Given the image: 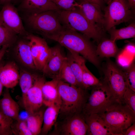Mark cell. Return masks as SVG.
<instances>
[{"label":"cell","mask_w":135,"mask_h":135,"mask_svg":"<svg viewBox=\"0 0 135 135\" xmlns=\"http://www.w3.org/2000/svg\"><path fill=\"white\" fill-rule=\"evenodd\" d=\"M47 38L57 42L68 50L78 54L94 66L99 65L95 48L90 39L83 34L63 27L60 31Z\"/></svg>","instance_id":"cell-1"},{"label":"cell","mask_w":135,"mask_h":135,"mask_svg":"<svg viewBox=\"0 0 135 135\" xmlns=\"http://www.w3.org/2000/svg\"><path fill=\"white\" fill-rule=\"evenodd\" d=\"M86 90L59 80L58 90L60 102L58 117L60 120L82 113L89 96Z\"/></svg>","instance_id":"cell-2"},{"label":"cell","mask_w":135,"mask_h":135,"mask_svg":"<svg viewBox=\"0 0 135 135\" xmlns=\"http://www.w3.org/2000/svg\"><path fill=\"white\" fill-rule=\"evenodd\" d=\"M60 22L63 26L80 32L99 43L102 32L95 28L79 8L70 10H58Z\"/></svg>","instance_id":"cell-3"},{"label":"cell","mask_w":135,"mask_h":135,"mask_svg":"<svg viewBox=\"0 0 135 135\" xmlns=\"http://www.w3.org/2000/svg\"><path fill=\"white\" fill-rule=\"evenodd\" d=\"M58 10L28 14L26 18L28 24L34 32L47 38L60 31L63 28L60 21Z\"/></svg>","instance_id":"cell-4"},{"label":"cell","mask_w":135,"mask_h":135,"mask_svg":"<svg viewBox=\"0 0 135 135\" xmlns=\"http://www.w3.org/2000/svg\"><path fill=\"white\" fill-rule=\"evenodd\" d=\"M99 114L111 126L118 129L124 134L135 121V113L124 104L116 102Z\"/></svg>","instance_id":"cell-5"},{"label":"cell","mask_w":135,"mask_h":135,"mask_svg":"<svg viewBox=\"0 0 135 135\" xmlns=\"http://www.w3.org/2000/svg\"><path fill=\"white\" fill-rule=\"evenodd\" d=\"M92 87L82 113L84 116L100 114L117 102L108 88L102 83Z\"/></svg>","instance_id":"cell-6"},{"label":"cell","mask_w":135,"mask_h":135,"mask_svg":"<svg viewBox=\"0 0 135 135\" xmlns=\"http://www.w3.org/2000/svg\"><path fill=\"white\" fill-rule=\"evenodd\" d=\"M102 83L109 89L116 101L123 104V96L127 85L123 70L115 63L108 61L104 71Z\"/></svg>","instance_id":"cell-7"},{"label":"cell","mask_w":135,"mask_h":135,"mask_svg":"<svg viewBox=\"0 0 135 135\" xmlns=\"http://www.w3.org/2000/svg\"><path fill=\"white\" fill-rule=\"evenodd\" d=\"M127 0H112L104 8V28L108 31L121 23L130 21L133 18Z\"/></svg>","instance_id":"cell-8"},{"label":"cell","mask_w":135,"mask_h":135,"mask_svg":"<svg viewBox=\"0 0 135 135\" xmlns=\"http://www.w3.org/2000/svg\"><path fill=\"white\" fill-rule=\"evenodd\" d=\"M56 124L53 134L61 135L87 134L88 126L82 113L66 118L60 120Z\"/></svg>","instance_id":"cell-9"},{"label":"cell","mask_w":135,"mask_h":135,"mask_svg":"<svg viewBox=\"0 0 135 135\" xmlns=\"http://www.w3.org/2000/svg\"><path fill=\"white\" fill-rule=\"evenodd\" d=\"M46 81L44 77L38 76L32 86L22 96L23 107L29 114L40 110L44 104L42 88Z\"/></svg>","instance_id":"cell-10"},{"label":"cell","mask_w":135,"mask_h":135,"mask_svg":"<svg viewBox=\"0 0 135 135\" xmlns=\"http://www.w3.org/2000/svg\"><path fill=\"white\" fill-rule=\"evenodd\" d=\"M0 17L5 26L17 34L26 36L29 34L25 30L17 9L11 3L3 6Z\"/></svg>","instance_id":"cell-11"},{"label":"cell","mask_w":135,"mask_h":135,"mask_svg":"<svg viewBox=\"0 0 135 135\" xmlns=\"http://www.w3.org/2000/svg\"><path fill=\"white\" fill-rule=\"evenodd\" d=\"M84 116L88 126V135H124L122 132L107 123L98 114Z\"/></svg>","instance_id":"cell-12"},{"label":"cell","mask_w":135,"mask_h":135,"mask_svg":"<svg viewBox=\"0 0 135 135\" xmlns=\"http://www.w3.org/2000/svg\"><path fill=\"white\" fill-rule=\"evenodd\" d=\"M62 46L58 44L50 48V56L42 71L45 75L52 79L58 80L62 66L66 59L62 54Z\"/></svg>","instance_id":"cell-13"},{"label":"cell","mask_w":135,"mask_h":135,"mask_svg":"<svg viewBox=\"0 0 135 135\" xmlns=\"http://www.w3.org/2000/svg\"><path fill=\"white\" fill-rule=\"evenodd\" d=\"M78 7L96 29L102 32L104 28V14L99 5L84 2H78Z\"/></svg>","instance_id":"cell-14"},{"label":"cell","mask_w":135,"mask_h":135,"mask_svg":"<svg viewBox=\"0 0 135 135\" xmlns=\"http://www.w3.org/2000/svg\"><path fill=\"white\" fill-rule=\"evenodd\" d=\"M19 8L28 14L60 10L51 0H21Z\"/></svg>","instance_id":"cell-15"},{"label":"cell","mask_w":135,"mask_h":135,"mask_svg":"<svg viewBox=\"0 0 135 135\" xmlns=\"http://www.w3.org/2000/svg\"><path fill=\"white\" fill-rule=\"evenodd\" d=\"M19 70L14 62L3 65L0 72V79L4 86L7 88H12L18 84Z\"/></svg>","instance_id":"cell-16"},{"label":"cell","mask_w":135,"mask_h":135,"mask_svg":"<svg viewBox=\"0 0 135 135\" xmlns=\"http://www.w3.org/2000/svg\"><path fill=\"white\" fill-rule=\"evenodd\" d=\"M59 80L52 79L49 81H46L42 88L44 99V104L48 106L53 104H60V98L58 90Z\"/></svg>","instance_id":"cell-17"},{"label":"cell","mask_w":135,"mask_h":135,"mask_svg":"<svg viewBox=\"0 0 135 135\" xmlns=\"http://www.w3.org/2000/svg\"><path fill=\"white\" fill-rule=\"evenodd\" d=\"M0 110L6 116L14 120L19 118V108L17 103L12 98L8 88L4 91L0 100Z\"/></svg>","instance_id":"cell-18"},{"label":"cell","mask_w":135,"mask_h":135,"mask_svg":"<svg viewBox=\"0 0 135 135\" xmlns=\"http://www.w3.org/2000/svg\"><path fill=\"white\" fill-rule=\"evenodd\" d=\"M80 65L82 75V82L84 87L87 89L102 84V82L94 75L88 69L86 64L85 59L78 54L69 51Z\"/></svg>","instance_id":"cell-19"},{"label":"cell","mask_w":135,"mask_h":135,"mask_svg":"<svg viewBox=\"0 0 135 135\" xmlns=\"http://www.w3.org/2000/svg\"><path fill=\"white\" fill-rule=\"evenodd\" d=\"M43 115V124L40 133L46 135L54 126L58 118L60 104H53L47 106Z\"/></svg>","instance_id":"cell-20"},{"label":"cell","mask_w":135,"mask_h":135,"mask_svg":"<svg viewBox=\"0 0 135 135\" xmlns=\"http://www.w3.org/2000/svg\"><path fill=\"white\" fill-rule=\"evenodd\" d=\"M16 52L18 58L23 64L30 68L36 69L28 40H21L18 42L16 46Z\"/></svg>","instance_id":"cell-21"},{"label":"cell","mask_w":135,"mask_h":135,"mask_svg":"<svg viewBox=\"0 0 135 135\" xmlns=\"http://www.w3.org/2000/svg\"><path fill=\"white\" fill-rule=\"evenodd\" d=\"M119 50L116 41L111 39H104L99 42L96 48L98 56L102 58L114 57L118 54Z\"/></svg>","instance_id":"cell-22"},{"label":"cell","mask_w":135,"mask_h":135,"mask_svg":"<svg viewBox=\"0 0 135 135\" xmlns=\"http://www.w3.org/2000/svg\"><path fill=\"white\" fill-rule=\"evenodd\" d=\"M44 110L41 108L29 114L26 120L28 126L32 135L40 134L42 127Z\"/></svg>","instance_id":"cell-23"},{"label":"cell","mask_w":135,"mask_h":135,"mask_svg":"<svg viewBox=\"0 0 135 135\" xmlns=\"http://www.w3.org/2000/svg\"><path fill=\"white\" fill-rule=\"evenodd\" d=\"M108 31L110 35V39L116 41L134 38L135 37V24L132 23L126 27L119 29L115 26L111 28Z\"/></svg>","instance_id":"cell-24"},{"label":"cell","mask_w":135,"mask_h":135,"mask_svg":"<svg viewBox=\"0 0 135 135\" xmlns=\"http://www.w3.org/2000/svg\"><path fill=\"white\" fill-rule=\"evenodd\" d=\"M38 75L24 69L19 70L18 82L22 93L24 95L34 84Z\"/></svg>","instance_id":"cell-25"},{"label":"cell","mask_w":135,"mask_h":135,"mask_svg":"<svg viewBox=\"0 0 135 135\" xmlns=\"http://www.w3.org/2000/svg\"><path fill=\"white\" fill-rule=\"evenodd\" d=\"M58 79L70 85L79 87L66 59L62 65Z\"/></svg>","instance_id":"cell-26"},{"label":"cell","mask_w":135,"mask_h":135,"mask_svg":"<svg viewBox=\"0 0 135 135\" xmlns=\"http://www.w3.org/2000/svg\"><path fill=\"white\" fill-rule=\"evenodd\" d=\"M16 35L5 26L0 17V47L5 45L10 46L15 40Z\"/></svg>","instance_id":"cell-27"},{"label":"cell","mask_w":135,"mask_h":135,"mask_svg":"<svg viewBox=\"0 0 135 135\" xmlns=\"http://www.w3.org/2000/svg\"><path fill=\"white\" fill-rule=\"evenodd\" d=\"M66 56L67 61L76 79L79 86L84 89L82 82V72L80 65L69 51Z\"/></svg>","instance_id":"cell-28"},{"label":"cell","mask_w":135,"mask_h":135,"mask_svg":"<svg viewBox=\"0 0 135 135\" xmlns=\"http://www.w3.org/2000/svg\"><path fill=\"white\" fill-rule=\"evenodd\" d=\"M14 120L5 115L0 110V135L12 134V126Z\"/></svg>","instance_id":"cell-29"},{"label":"cell","mask_w":135,"mask_h":135,"mask_svg":"<svg viewBox=\"0 0 135 135\" xmlns=\"http://www.w3.org/2000/svg\"><path fill=\"white\" fill-rule=\"evenodd\" d=\"M12 134L15 135H32L28 126L26 121L20 118L13 123L12 126Z\"/></svg>","instance_id":"cell-30"},{"label":"cell","mask_w":135,"mask_h":135,"mask_svg":"<svg viewBox=\"0 0 135 135\" xmlns=\"http://www.w3.org/2000/svg\"><path fill=\"white\" fill-rule=\"evenodd\" d=\"M123 71L127 86L135 92V64L134 61Z\"/></svg>","instance_id":"cell-31"},{"label":"cell","mask_w":135,"mask_h":135,"mask_svg":"<svg viewBox=\"0 0 135 135\" xmlns=\"http://www.w3.org/2000/svg\"><path fill=\"white\" fill-rule=\"evenodd\" d=\"M51 0L60 10H70L78 8V2L76 0Z\"/></svg>","instance_id":"cell-32"},{"label":"cell","mask_w":135,"mask_h":135,"mask_svg":"<svg viewBox=\"0 0 135 135\" xmlns=\"http://www.w3.org/2000/svg\"><path fill=\"white\" fill-rule=\"evenodd\" d=\"M123 99L124 103L135 113V92L128 86L124 94Z\"/></svg>","instance_id":"cell-33"},{"label":"cell","mask_w":135,"mask_h":135,"mask_svg":"<svg viewBox=\"0 0 135 135\" xmlns=\"http://www.w3.org/2000/svg\"><path fill=\"white\" fill-rule=\"evenodd\" d=\"M77 2H84L95 4L100 6L102 8H104L105 2L103 0H76Z\"/></svg>","instance_id":"cell-34"},{"label":"cell","mask_w":135,"mask_h":135,"mask_svg":"<svg viewBox=\"0 0 135 135\" xmlns=\"http://www.w3.org/2000/svg\"><path fill=\"white\" fill-rule=\"evenodd\" d=\"M124 135H135V123L134 122L131 126L129 127L124 132Z\"/></svg>","instance_id":"cell-35"},{"label":"cell","mask_w":135,"mask_h":135,"mask_svg":"<svg viewBox=\"0 0 135 135\" xmlns=\"http://www.w3.org/2000/svg\"><path fill=\"white\" fill-rule=\"evenodd\" d=\"M10 46L9 45H5L2 46L0 48V64L1 61L7 49Z\"/></svg>","instance_id":"cell-36"},{"label":"cell","mask_w":135,"mask_h":135,"mask_svg":"<svg viewBox=\"0 0 135 135\" xmlns=\"http://www.w3.org/2000/svg\"><path fill=\"white\" fill-rule=\"evenodd\" d=\"M21 0H0V5H4L8 3L15 4Z\"/></svg>","instance_id":"cell-37"},{"label":"cell","mask_w":135,"mask_h":135,"mask_svg":"<svg viewBox=\"0 0 135 135\" xmlns=\"http://www.w3.org/2000/svg\"><path fill=\"white\" fill-rule=\"evenodd\" d=\"M129 6L131 9L134 8L135 7V0H127Z\"/></svg>","instance_id":"cell-38"},{"label":"cell","mask_w":135,"mask_h":135,"mask_svg":"<svg viewBox=\"0 0 135 135\" xmlns=\"http://www.w3.org/2000/svg\"><path fill=\"white\" fill-rule=\"evenodd\" d=\"M3 65V64H1V63L0 64V72L1 68ZM3 87L4 86H3V85L2 84L0 79V100L1 99L0 96L2 93L3 88Z\"/></svg>","instance_id":"cell-39"},{"label":"cell","mask_w":135,"mask_h":135,"mask_svg":"<svg viewBox=\"0 0 135 135\" xmlns=\"http://www.w3.org/2000/svg\"><path fill=\"white\" fill-rule=\"evenodd\" d=\"M105 4H108L112 0H103Z\"/></svg>","instance_id":"cell-40"}]
</instances>
